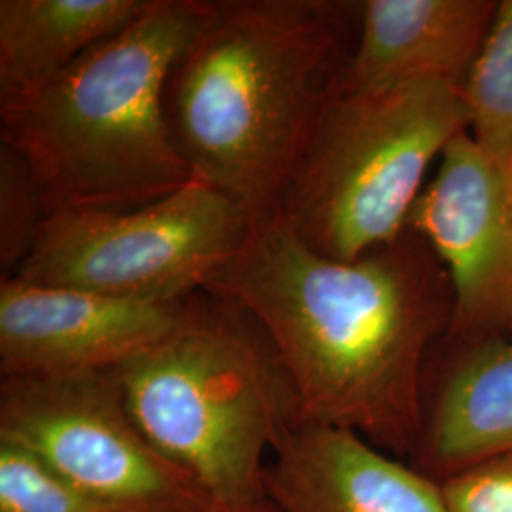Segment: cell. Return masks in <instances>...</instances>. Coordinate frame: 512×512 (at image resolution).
Listing matches in <instances>:
<instances>
[{
	"label": "cell",
	"mask_w": 512,
	"mask_h": 512,
	"mask_svg": "<svg viewBox=\"0 0 512 512\" xmlns=\"http://www.w3.org/2000/svg\"><path fill=\"white\" fill-rule=\"evenodd\" d=\"M116 372L139 429L194 480L213 511H272L266 452L300 408L249 313L196 293L175 332Z\"/></svg>",
	"instance_id": "277c9868"
},
{
	"label": "cell",
	"mask_w": 512,
	"mask_h": 512,
	"mask_svg": "<svg viewBox=\"0 0 512 512\" xmlns=\"http://www.w3.org/2000/svg\"><path fill=\"white\" fill-rule=\"evenodd\" d=\"M205 291L255 319L293 385L300 420L412 459L425 357L454 315L450 277L425 239L406 230L342 262L311 251L272 215L251 222Z\"/></svg>",
	"instance_id": "6da1fadb"
},
{
	"label": "cell",
	"mask_w": 512,
	"mask_h": 512,
	"mask_svg": "<svg viewBox=\"0 0 512 512\" xmlns=\"http://www.w3.org/2000/svg\"><path fill=\"white\" fill-rule=\"evenodd\" d=\"M270 512H275V511H274V509H272V511H270Z\"/></svg>",
	"instance_id": "ac0fdd59"
},
{
	"label": "cell",
	"mask_w": 512,
	"mask_h": 512,
	"mask_svg": "<svg viewBox=\"0 0 512 512\" xmlns=\"http://www.w3.org/2000/svg\"><path fill=\"white\" fill-rule=\"evenodd\" d=\"M275 512H450L440 482L361 435L296 418L266 463Z\"/></svg>",
	"instance_id": "30bf717a"
},
{
	"label": "cell",
	"mask_w": 512,
	"mask_h": 512,
	"mask_svg": "<svg viewBox=\"0 0 512 512\" xmlns=\"http://www.w3.org/2000/svg\"><path fill=\"white\" fill-rule=\"evenodd\" d=\"M152 0H0V99L35 92Z\"/></svg>",
	"instance_id": "4fadbf2b"
},
{
	"label": "cell",
	"mask_w": 512,
	"mask_h": 512,
	"mask_svg": "<svg viewBox=\"0 0 512 512\" xmlns=\"http://www.w3.org/2000/svg\"><path fill=\"white\" fill-rule=\"evenodd\" d=\"M497 10L494 0H366L357 50L338 82L357 92L416 80L461 88Z\"/></svg>",
	"instance_id": "8fae6325"
},
{
	"label": "cell",
	"mask_w": 512,
	"mask_h": 512,
	"mask_svg": "<svg viewBox=\"0 0 512 512\" xmlns=\"http://www.w3.org/2000/svg\"><path fill=\"white\" fill-rule=\"evenodd\" d=\"M440 488L450 512H512V454L448 476Z\"/></svg>",
	"instance_id": "e0dca14e"
},
{
	"label": "cell",
	"mask_w": 512,
	"mask_h": 512,
	"mask_svg": "<svg viewBox=\"0 0 512 512\" xmlns=\"http://www.w3.org/2000/svg\"><path fill=\"white\" fill-rule=\"evenodd\" d=\"M0 442L27 450L74 488L112 505L215 512L139 429L116 370L2 378Z\"/></svg>",
	"instance_id": "52a82bcc"
},
{
	"label": "cell",
	"mask_w": 512,
	"mask_h": 512,
	"mask_svg": "<svg viewBox=\"0 0 512 512\" xmlns=\"http://www.w3.org/2000/svg\"><path fill=\"white\" fill-rule=\"evenodd\" d=\"M423 404L410 465L437 482L512 454V340L507 334L458 346Z\"/></svg>",
	"instance_id": "7c38bea8"
},
{
	"label": "cell",
	"mask_w": 512,
	"mask_h": 512,
	"mask_svg": "<svg viewBox=\"0 0 512 512\" xmlns=\"http://www.w3.org/2000/svg\"><path fill=\"white\" fill-rule=\"evenodd\" d=\"M461 131L467 110L456 84L357 92L336 76L274 215L311 251L357 260L403 236L425 173Z\"/></svg>",
	"instance_id": "5b68a950"
},
{
	"label": "cell",
	"mask_w": 512,
	"mask_h": 512,
	"mask_svg": "<svg viewBox=\"0 0 512 512\" xmlns=\"http://www.w3.org/2000/svg\"><path fill=\"white\" fill-rule=\"evenodd\" d=\"M0 512H148L112 505L74 488L40 459L0 442Z\"/></svg>",
	"instance_id": "9a60e30c"
},
{
	"label": "cell",
	"mask_w": 512,
	"mask_h": 512,
	"mask_svg": "<svg viewBox=\"0 0 512 512\" xmlns=\"http://www.w3.org/2000/svg\"><path fill=\"white\" fill-rule=\"evenodd\" d=\"M249 228L238 203L194 179L143 207L46 217L14 279L128 300H181L205 291Z\"/></svg>",
	"instance_id": "8992f818"
},
{
	"label": "cell",
	"mask_w": 512,
	"mask_h": 512,
	"mask_svg": "<svg viewBox=\"0 0 512 512\" xmlns=\"http://www.w3.org/2000/svg\"><path fill=\"white\" fill-rule=\"evenodd\" d=\"M192 296L128 300L4 279L0 374L14 378L116 370L175 332Z\"/></svg>",
	"instance_id": "9c48e42d"
},
{
	"label": "cell",
	"mask_w": 512,
	"mask_h": 512,
	"mask_svg": "<svg viewBox=\"0 0 512 512\" xmlns=\"http://www.w3.org/2000/svg\"><path fill=\"white\" fill-rule=\"evenodd\" d=\"M205 0H152L35 92L0 99V143L37 177L46 217L126 211L192 183L165 114V84Z\"/></svg>",
	"instance_id": "3957f363"
},
{
	"label": "cell",
	"mask_w": 512,
	"mask_h": 512,
	"mask_svg": "<svg viewBox=\"0 0 512 512\" xmlns=\"http://www.w3.org/2000/svg\"><path fill=\"white\" fill-rule=\"evenodd\" d=\"M46 219L37 177L18 150L0 143V272L18 274Z\"/></svg>",
	"instance_id": "2e32d148"
},
{
	"label": "cell",
	"mask_w": 512,
	"mask_h": 512,
	"mask_svg": "<svg viewBox=\"0 0 512 512\" xmlns=\"http://www.w3.org/2000/svg\"><path fill=\"white\" fill-rule=\"evenodd\" d=\"M344 4L205 0L165 84V114L194 177L251 222L272 217L330 82Z\"/></svg>",
	"instance_id": "7a4b0ae2"
},
{
	"label": "cell",
	"mask_w": 512,
	"mask_h": 512,
	"mask_svg": "<svg viewBox=\"0 0 512 512\" xmlns=\"http://www.w3.org/2000/svg\"><path fill=\"white\" fill-rule=\"evenodd\" d=\"M511 334H512V329H511Z\"/></svg>",
	"instance_id": "d6986e66"
},
{
	"label": "cell",
	"mask_w": 512,
	"mask_h": 512,
	"mask_svg": "<svg viewBox=\"0 0 512 512\" xmlns=\"http://www.w3.org/2000/svg\"><path fill=\"white\" fill-rule=\"evenodd\" d=\"M461 93L467 131L494 158L512 164V0L499 2L490 35Z\"/></svg>",
	"instance_id": "5bb4252c"
},
{
	"label": "cell",
	"mask_w": 512,
	"mask_h": 512,
	"mask_svg": "<svg viewBox=\"0 0 512 512\" xmlns=\"http://www.w3.org/2000/svg\"><path fill=\"white\" fill-rule=\"evenodd\" d=\"M406 230L429 243L450 277L454 315L446 336L456 348L511 334L512 164L461 131L444 148Z\"/></svg>",
	"instance_id": "ba28073f"
}]
</instances>
